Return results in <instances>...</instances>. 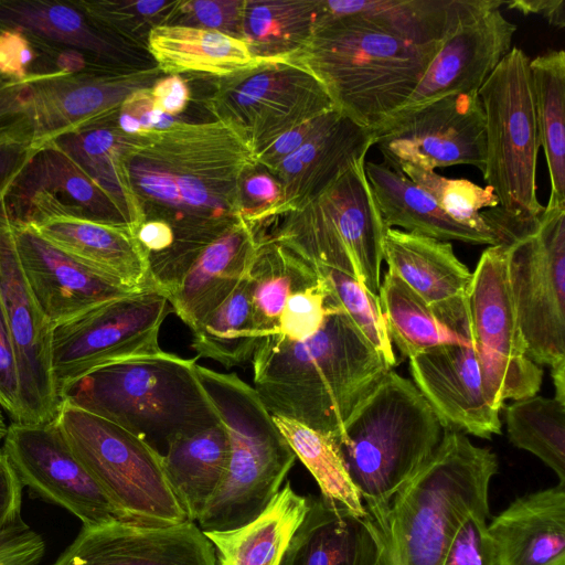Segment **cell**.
<instances>
[{
	"label": "cell",
	"mask_w": 565,
	"mask_h": 565,
	"mask_svg": "<svg viewBox=\"0 0 565 565\" xmlns=\"http://www.w3.org/2000/svg\"><path fill=\"white\" fill-rule=\"evenodd\" d=\"M273 418L296 457L317 481L321 497L356 515H369L350 480L335 439L296 420L276 415Z\"/></svg>",
	"instance_id": "60d3db41"
},
{
	"label": "cell",
	"mask_w": 565,
	"mask_h": 565,
	"mask_svg": "<svg viewBox=\"0 0 565 565\" xmlns=\"http://www.w3.org/2000/svg\"><path fill=\"white\" fill-rule=\"evenodd\" d=\"M196 364L164 351L116 361L75 381L60 402L125 428L163 456L177 438L221 424Z\"/></svg>",
	"instance_id": "277c9868"
},
{
	"label": "cell",
	"mask_w": 565,
	"mask_h": 565,
	"mask_svg": "<svg viewBox=\"0 0 565 565\" xmlns=\"http://www.w3.org/2000/svg\"><path fill=\"white\" fill-rule=\"evenodd\" d=\"M44 539L25 522L0 533V565H42Z\"/></svg>",
	"instance_id": "9f6ffc18"
},
{
	"label": "cell",
	"mask_w": 565,
	"mask_h": 565,
	"mask_svg": "<svg viewBox=\"0 0 565 565\" xmlns=\"http://www.w3.org/2000/svg\"><path fill=\"white\" fill-rule=\"evenodd\" d=\"M484 213L507 249L508 279L527 358L551 369L565 363V205L544 206L527 222L499 206Z\"/></svg>",
	"instance_id": "9c48e42d"
},
{
	"label": "cell",
	"mask_w": 565,
	"mask_h": 565,
	"mask_svg": "<svg viewBox=\"0 0 565 565\" xmlns=\"http://www.w3.org/2000/svg\"><path fill=\"white\" fill-rule=\"evenodd\" d=\"M195 371L230 441L226 471L198 522L203 532L233 530L266 509L297 457L254 386L236 373Z\"/></svg>",
	"instance_id": "52a82bcc"
},
{
	"label": "cell",
	"mask_w": 565,
	"mask_h": 565,
	"mask_svg": "<svg viewBox=\"0 0 565 565\" xmlns=\"http://www.w3.org/2000/svg\"><path fill=\"white\" fill-rule=\"evenodd\" d=\"M383 259L446 327L471 344L468 291L472 273L456 256L451 243L387 228Z\"/></svg>",
	"instance_id": "cb8c5ba5"
},
{
	"label": "cell",
	"mask_w": 565,
	"mask_h": 565,
	"mask_svg": "<svg viewBox=\"0 0 565 565\" xmlns=\"http://www.w3.org/2000/svg\"><path fill=\"white\" fill-rule=\"evenodd\" d=\"M18 258L41 311L55 327L134 291L64 252L30 225H13Z\"/></svg>",
	"instance_id": "7402d4cb"
},
{
	"label": "cell",
	"mask_w": 565,
	"mask_h": 565,
	"mask_svg": "<svg viewBox=\"0 0 565 565\" xmlns=\"http://www.w3.org/2000/svg\"><path fill=\"white\" fill-rule=\"evenodd\" d=\"M8 426L6 425L2 414L0 413V441L3 440Z\"/></svg>",
	"instance_id": "be15d7a7"
},
{
	"label": "cell",
	"mask_w": 565,
	"mask_h": 565,
	"mask_svg": "<svg viewBox=\"0 0 565 565\" xmlns=\"http://www.w3.org/2000/svg\"><path fill=\"white\" fill-rule=\"evenodd\" d=\"M502 6L500 0H461L419 84L395 113L450 94L478 93L512 49L518 28L504 18Z\"/></svg>",
	"instance_id": "e0dca14e"
},
{
	"label": "cell",
	"mask_w": 565,
	"mask_h": 565,
	"mask_svg": "<svg viewBox=\"0 0 565 565\" xmlns=\"http://www.w3.org/2000/svg\"><path fill=\"white\" fill-rule=\"evenodd\" d=\"M282 195L278 179L256 164L243 177L239 192V217L257 232L262 224L278 215Z\"/></svg>",
	"instance_id": "c3c4849f"
},
{
	"label": "cell",
	"mask_w": 565,
	"mask_h": 565,
	"mask_svg": "<svg viewBox=\"0 0 565 565\" xmlns=\"http://www.w3.org/2000/svg\"><path fill=\"white\" fill-rule=\"evenodd\" d=\"M334 306L340 305L326 279L320 276L318 284L288 298L276 332L268 337L301 341L320 329L328 312Z\"/></svg>",
	"instance_id": "bcb514c9"
},
{
	"label": "cell",
	"mask_w": 565,
	"mask_h": 565,
	"mask_svg": "<svg viewBox=\"0 0 565 565\" xmlns=\"http://www.w3.org/2000/svg\"><path fill=\"white\" fill-rule=\"evenodd\" d=\"M23 486L0 449V533L24 521L21 516Z\"/></svg>",
	"instance_id": "6f0895ef"
},
{
	"label": "cell",
	"mask_w": 565,
	"mask_h": 565,
	"mask_svg": "<svg viewBox=\"0 0 565 565\" xmlns=\"http://www.w3.org/2000/svg\"><path fill=\"white\" fill-rule=\"evenodd\" d=\"M445 429L414 383L391 369L334 438L379 529L394 495L434 456Z\"/></svg>",
	"instance_id": "5b68a950"
},
{
	"label": "cell",
	"mask_w": 565,
	"mask_h": 565,
	"mask_svg": "<svg viewBox=\"0 0 565 565\" xmlns=\"http://www.w3.org/2000/svg\"><path fill=\"white\" fill-rule=\"evenodd\" d=\"M399 168L454 220L479 231L493 232L482 212L499 206L490 186L483 188L466 179H448L416 164L404 163Z\"/></svg>",
	"instance_id": "f6af8a7d"
},
{
	"label": "cell",
	"mask_w": 565,
	"mask_h": 565,
	"mask_svg": "<svg viewBox=\"0 0 565 565\" xmlns=\"http://www.w3.org/2000/svg\"><path fill=\"white\" fill-rule=\"evenodd\" d=\"M489 513L471 512L452 535L440 565H495L492 541L487 530Z\"/></svg>",
	"instance_id": "f907efd6"
},
{
	"label": "cell",
	"mask_w": 565,
	"mask_h": 565,
	"mask_svg": "<svg viewBox=\"0 0 565 565\" xmlns=\"http://www.w3.org/2000/svg\"><path fill=\"white\" fill-rule=\"evenodd\" d=\"M4 205L17 226L67 217L130 228L114 199L52 142L36 148Z\"/></svg>",
	"instance_id": "ffe728a7"
},
{
	"label": "cell",
	"mask_w": 565,
	"mask_h": 565,
	"mask_svg": "<svg viewBox=\"0 0 565 565\" xmlns=\"http://www.w3.org/2000/svg\"><path fill=\"white\" fill-rule=\"evenodd\" d=\"M497 471L493 451L446 428L430 460L391 501L380 529L383 565H440L465 516L489 513V483Z\"/></svg>",
	"instance_id": "8992f818"
},
{
	"label": "cell",
	"mask_w": 565,
	"mask_h": 565,
	"mask_svg": "<svg viewBox=\"0 0 565 565\" xmlns=\"http://www.w3.org/2000/svg\"><path fill=\"white\" fill-rule=\"evenodd\" d=\"M321 15V0H246L243 40L256 57L296 53Z\"/></svg>",
	"instance_id": "f35d334b"
},
{
	"label": "cell",
	"mask_w": 565,
	"mask_h": 565,
	"mask_svg": "<svg viewBox=\"0 0 565 565\" xmlns=\"http://www.w3.org/2000/svg\"><path fill=\"white\" fill-rule=\"evenodd\" d=\"M308 504V497L296 493L287 481L250 522L233 530L204 532L214 547L216 565H280Z\"/></svg>",
	"instance_id": "d6a6232c"
},
{
	"label": "cell",
	"mask_w": 565,
	"mask_h": 565,
	"mask_svg": "<svg viewBox=\"0 0 565 565\" xmlns=\"http://www.w3.org/2000/svg\"><path fill=\"white\" fill-rule=\"evenodd\" d=\"M34 227L81 262L134 291L152 288L145 253L129 227L81 218H51Z\"/></svg>",
	"instance_id": "4dcf8cb0"
},
{
	"label": "cell",
	"mask_w": 565,
	"mask_h": 565,
	"mask_svg": "<svg viewBox=\"0 0 565 565\" xmlns=\"http://www.w3.org/2000/svg\"><path fill=\"white\" fill-rule=\"evenodd\" d=\"M504 6L523 14L540 15L557 29L565 28L564 0H514L504 1Z\"/></svg>",
	"instance_id": "94428289"
},
{
	"label": "cell",
	"mask_w": 565,
	"mask_h": 565,
	"mask_svg": "<svg viewBox=\"0 0 565 565\" xmlns=\"http://www.w3.org/2000/svg\"><path fill=\"white\" fill-rule=\"evenodd\" d=\"M34 126L29 107V81L0 82V145L33 143Z\"/></svg>",
	"instance_id": "816d5d0a"
},
{
	"label": "cell",
	"mask_w": 565,
	"mask_h": 565,
	"mask_svg": "<svg viewBox=\"0 0 565 565\" xmlns=\"http://www.w3.org/2000/svg\"><path fill=\"white\" fill-rule=\"evenodd\" d=\"M0 297L18 360L20 423L51 422L60 405L51 364L53 327L23 275L4 200L0 204Z\"/></svg>",
	"instance_id": "ac0fdd59"
},
{
	"label": "cell",
	"mask_w": 565,
	"mask_h": 565,
	"mask_svg": "<svg viewBox=\"0 0 565 565\" xmlns=\"http://www.w3.org/2000/svg\"><path fill=\"white\" fill-rule=\"evenodd\" d=\"M534 114L551 182L545 207L565 205V52L553 50L530 61Z\"/></svg>",
	"instance_id": "8d00e7d4"
},
{
	"label": "cell",
	"mask_w": 565,
	"mask_h": 565,
	"mask_svg": "<svg viewBox=\"0 0 565 565\" xmlns=\"http://www.w3.org/2000/svg\"><path fill=\"white\" fill-rule=\"evenodd\" d=\"M530 61L523 50L512 47L478 92L484 114L483 180L500 210L522 222L544 211L536 188L540 141Z\"/></svg>",
	"instance_id": "8fae6325"
},
{
	"label": "cell",
	"mask_w": 565,
	"mask_h": 565,
	"mask_svg": "<svg viewBox=\"0 0 565 565\" xmlns=\"http://www.w3.org/2000/svg\"><path fill=\"white\" fill-rule=\"evenodd\" d=\"M206 109L258 152L286 131L337 110L321 81L296 53L258 57L220 77Z\"/></svg>",
	"instance_id": "7c38bea8"
},
{
	"label": "cell",
	"mask_w": 565,
	"mask_h": 565,
	"mask_svg": "<svg viewBox=\"0 0 565 565\" xmlns=\"http://www.w3.org/2000/svg\"><path fill=\"white\" fill-rule=\"evenodd\" d=\"M257 164L249 143L221 120L175 121L143 137L127 157L145 221L170 225L174 242L149 271L169 297L203 248L239 218L245 173Z\"/></svg>",
	"instance_id": "6da1fadb"
},
{
	"label": "cell",
	"mask_w": 565,
	"mask_h": 565,
	"mask_svg": "<svg viewBox=\"0 0 565 565\" xmlns=\"http://www.w3.org/2000/svg\"><path fill=\"white\" fill-rule=\"evenodd\" d=\"M55 422L126 521L143 525L188 521L157 450L125 428L66 402H60Z\"/></svg>",
	"instance_id": "30bf717a"
},
{
	"label": "cell",
	"mask_w": 565,
	"mask_h": 565,
	"mask_svg": "<svg viewBox=\"0 0 565 565\" xmlns=\"http://www.w3.org/2000/svg\"><path fill=\"white\" fill-rule=\"evenodd\" d=\"M171 311L167 295L149 288L53 327L51 364L58 401L71 384L97 367L162 352L159 330Z\"/></svg>",
	"instance_id": "4fadbf2b"
},
{
	"label": "cell",
	"mask_w": 565,
	"mask_h": 565,
	"mask_svg": "<svg viewBox=\"0 0 565 565\" xmlns=\"http://www.w3.org/2000/svg\"><path fill=\"white\" fill-rule=\"evenodd\" d=\"M230 441L221 424L173 440L162 456L167 479L188 521L195 522L227 468Z\"/></svg>",
	"instance_id": "e575fe53"
},
{
	"label": "cell",
	"mask_w": 565,
	"mask_h": 565,
	"mask_svg": "<svg viewBox=\"0 0 565 565\" xmlns=\"http://www.w3.org/2000/svg\"><path fill=\"white\" fill-rule=\"evenodd\" d=\"M162 72L154 65L50 74L29 79L33 148L83 126L113 117L134 92L150 88Z\"/></svg>",
	"instance_id": "d6986e66"
},
{
	"label": "cell",
	"mask_w": 565,
	"mask_h": 565,
	"mask_svg": "<svg viewBox=\"0 0 565 565\" xmlns=\"http://www.w3.org/2000/svg\"><path fill=\"white\" fill-rule=\"evenodd\" d=\"M110 120L122 132L135 137H148L178 121L154 107L150 88L131 93Z\"/></svg>",
	"instance_id": "f5cc1de1"
},
{
	"label": "cell",
	"mask_w": 565,
	"mask_h": 565,
	"mask_svg": "<svg viewBox=\"0 0 565 565\" xmlns=\"http://www.w3.org/2000/svg\"><path fill=\"white\" fill-rule=\"evenodd\" d=\"M384 557V556H383Z\"/></svg>",
	"instance_id": "03108f58"
},
{
	"label": "cell",
	"mask_w": 565,
	"mask_h": 565,
	"mask_svg": "<svg viewBox=\"0 0 565 565\" xmlns=\"http://www.w3.org/2000/svg\"><path fill=\"white\" fill-rule=\"evenodd\" d=\"M46 75L41 43L18 29L0 30V77L25 82Z\"/></svg>",
	"instance_id": "681fc988"
},
{
	"label": "cell",
	"mask_w": 565,
	"mask_h": 565,
	"mask_svg": "<svg viewBox=\"0 0 565 565\" xmlns=\"http://www.w3.org/2000/svg\"><path fill=\"white\" fill-rule=\"evenodd\" d=\"M35 150L28 142L0 145V204Z\"/></svg>",
	"instance_id": "91938a15"
},
{
	"label": "cell",
	"mask_w": 565,
	"mask_h": 565,
	"mask_svg": "<svg viewBox=\"0 0 565 565\" xmlns=\"http://www.w3.org/2000/svg\"><path fill=\"white\" fill-rule=\"evenodd\" d=\"M364 169L387 228L397 226L445 242L489 246L498 243L493 232L479 231L454 220L390 160L365 161Z\"/></svg>",
	"instance_id": "f546056e"
},
{
	"label": "cell",
	"mask_w": 565,
	"mask_h": 565,
	"mask_svg": "<svg viewBox=\"0 0 565 565\" xmlns=\"http://www.w3.org/2000/svg\"><path fill=\"white\" fill-rule=\"evenodd\" d=\"M373 146L401 166L426 169L469 164L481 173L486 161L484 114L478 93L450 94L390 115L372 129Z\"/></svg>",
	"instance_id": "9a60e30c"
},
{
	"label": "cell",
	"mask_w": 565,
	"mask_h": 565,
	"mask_svg": "<svg viewBox=\"0 0 565 565\" xmlns=\"http://www.w3.org/2000/svg\"><path fill=\"white\" fill-rule=\"evenodd\" d=\"M246 278L258 340L276 332L290 296L320 280L316 268L298 254L259 235Z\"/></svg>",
	"instance_id": "d590c367"
},
{
	"label": "cell",
	"mask_w": 565,
	"mask_h": 565,
	"mask_svg": "<svg viewBox=\"0 0 565 565\" xmlns=\"http://www.w3.org/2000/svg\"><path fill=\"white\" fill-rule=\"evenodd\" d=\"M377 297L390 340L402 355L411 359L444 344L472 347L446 327L431 307L388 269L381 280Z\"/></svg>",
	"instance_id": "74e56055"
},
{
	"label": "cell",
	"mask_w": 565,
	"mask_h": 565,
	"mask_svg": "<svg viewBox=\"0 0 565 565\" xmlns=\"http://www.w3.org/2000/svg\"><path fill=\"white\" fill-rule=\"evenodd\" d=\"M246 0L179 1L167 24L203 29L243 40Z\"/></svg>",
	"instance_id": "7dc6e473"
},
{
	"label": "cell",
	"mask_w": 565,
	"mask_h": 565,
	"mask_svg": "<svg viewBox=\"0 0 565 565\" xmlns=\"http://www.w3.org/2000/svg\"><path fill=\"white\" fill-rule=\"evenodd\" d=\"M487 530L495 565H565V484L515 499Z\"/></svg>",
	"instance_id": "83f0119b"
},
{
	"label": "cell",
	"mask_w": 565,
	"mask_h": 565,
	"mask_svg": "<svg viewBox=\"0 0 565 565\" xmlns=\"http://www.w3.org/2000/svg\"><path fill=\"white\" fill-rule=\"evenodd\" d=\"M256 246V231L239 217L199 254L168 297L191 330L235 291L247 275Z\"/></svg>",
	"instance_id": "4316f807"
},
{
	"label": "cell",
	"mask_w": 565,
	"mask_h": 565,
	"mask_svg": "<svg viewBox=\"0 0 565 565\" xmlns=\"http://www.w3.org/2000/svg\"><path fill=\"white\" fill-rule=\"evenodd\" d=\"M440 42L406 38L359 14H321L296 54L324 85L335 109L372 130L411 97Z\"/></svg>",
	"instance_id": "3957f363"
},
{
	"label": "cell",
	"mask_w": 565,
	"mask_h": 565,
	"mask_svg": "<svg viewBox=\"0 0 565 565\" xmlns=\"http://www.w3.org/2000/svg\"><path fill=\"white\" fill-rule=\"evenodd\" d=\"M18 29L40 42L79 52L95 68H125L135 49L103 31L74 1L0 0V30Z\"/></svg>",
	"instance_id": "484cf974"
},
{
	"label": "cell",
	"mask_w": 565,
	"mask_h": 565,
	"mask_svg": "<svg viewBox=\"0 0 565 565\" xmlns=\"http://www.w3.org/2000/svg\"><path fill=\"white\" fill-rule=\"evenodd\" d=\"M510 441L539 457L565 484V404L533 395L505 407Z\"/></svg>",
	"instance_id": "7bdbcfd3"
},
{
	"label": "cell",
	"mask_w": 565,
	"mask_h": 565,
	"mask_svg": "<svg viewBox=\"0 0 565 565\" xmlns=\"http://www.w3.org/2000/svg\"><path fill=\"white\" fill-rule=\"evenodd\" d=\"M360 160L263 235L316 268L355 277L377 296L386 225Z\"/></svg>",
	"instance_id": "ba28073f"
},
{
	"label": "cell",
	"mask_w": 565,
	"mask_h": 565,
	"mask_svg": "<svg viewBox=\"0 0 565 565\" xmlns=\"http://www.w3.org/2000/svg\"><path fill=\"white\" fill-rule=\"evenodd\" d=\"M372 146V130L340 114L271 171L280 183L282 195L277 217L302 207L343 172L365 159Z\"/></svg>",
	"instance_id": "f1b7e54d"
},
{
	"label": "cell",
	"mask_w": 565,
	"mask_h": 565,
	"mask_svg": "<svg viewBox=\"0 0 565 565\" xmlns=\"http://www.w3.org/2000/svg\"><path fill=\"white\" fill-rule=\"evenodd\" d=\"M180 0H76L107 34L131 49L146 47L150 31L167 24Z\"/></svg>",
	"instance_id": "ee69618b"
},
{
	"label": "cell",
	"mask_w": 565,
	"mask_h": 565,
	"mask_svg": "<svg viewBox=\"0 0 565 565\" xmlns=\"http://www.w3.org/2000/svg\"><path fill=\"white\" fill-rule=\"evenodd\" d=\"M146 49L166 75L204 73L220 78L248 67L258 58L242 39L171 24L153 28Z\"/></svg>",
	"instance_id": "836d02e7"
},
{
	"label": "cell",
	"mask_w": 565,
	"mask_h": 565,
	"mask_svg": "<svg viewBox=\"0 0 565 565\" xmlns=\"http://www.w3.org/2000/svg\"><path fill=\"white\" fill-rule=\"evenodd\" d=\"M4 81V78L0 77V82Z\"/></svg>",
	"instance_id": "e7e4bbea"
},
{
	"label": "cell",
	"mask_w": 565,
	"mask_h": 565,
	"mask_svg": "<svg viewBox=\"0 0 565 565\" xmlns=\"http://www.w3.org/2000/svg\"><path fill=\"white\" fill-rule=\"evenodd\" d=\"M412 382L447 429L490 439L501 434L488 402L477 353L463 344L438 345L409 359Z\"/></svg>",
	"instance_id": "603a6c76"
},
{
	"label": "cell",
	"mask_w": 565,
	"mask_h": 565,
	"mask_svg": "<svg viewBox=\"0 0 565 565\" xmlns=\"http://www.w3.org/2000/svg\"><path fill=\"white\" fill-rule=\"evenodd\" d=\"M150 94L154 107L171 117L182 114L191 99L186 82L177 74L161 76L150 87Z\"/></svg>",
	"instance_id": "680465c9"
},
{
	"label": "cell",
	"mask_w": 565,
	"mask_h": 565,
	"mask_svg": "<svg viewBox=\"0 0 565 565\" xmlns=\"http://www.w3.org/2000/svg\"><path fill=\"white\" fill-rule=\"evenodd\" d=\"M51 565H216V558L195 522L143 525L116 520L83 525Z\"/></svg>",
	"instance_id": "44dd1931"
},
{
	"label": "cell",
	"mask_w": 565,
	"mask_h": 565,
	"mask_svg": "<svg viewBox=\"0 0 565 565\" xmlns=\"http://www.w3.org/2000/svg\"><path fill=\"white\" fill-rule=\"evenodd\" d=\"M340 113L330 111L310 119L277 137L265 148L256 152L258 166L273 171L285 158L298 150L306 141L331 124Z\"/></svg>",
	"instance_id": "11a10c76"
},
{
	"label": "cell",
	"mask_w": 565,
	"mask_h": 565,
	"mask_svg": "<svg viewBox=\"0 0 565 565\" xmlns=\"http://www.w3.org/2000/svg\"><path fill=\"white\" fill-rule=\"evenodd\" d=\"M2 450L23 487L83 525L126 521L74 455L55 418L43 424L12 422Z\"/></svg>",
	"instance_id": "2e32d148"
},
{
	"label": "cell",
	"mask_w": 565,
	"mask_h": 565,
	"mask_svg": "<svg viewBox=\"0 0 565 565\" xmlns=\"http://www.w3.org/2000/svg\"><path fill=\"white\" fill-rule=\"evenodd\" d=\"M551 373L556 392L554 398L565 404V363L552 367Z\"/></svg>",
	"instance_id": "6125c7cd"
},
{
	"label": "cell",
	"mask_w": 565,
	"mask_h": 565,
	"mask_svg": "<svg viewBox=\"0 0 565 565\" xmlns=\"http://www.w3.org/2000/svg\"><path fill=\"white\" fill-rule=\"evenodd\" d=\"M471 344L489 404L501 411L505 401L536 395L543 369L526 355L516 319L501 243L486 248L472 273L468 291Z\"/></svg>",
	"instance_id": "5bb4252c"
},
{
	"label": "cell",
	"mask_w": 565,
	"mask_h": 565,
	"mask_svg": "<svg viewBox=\"0 0 565 565\" xmlns=\"http://www.w3.org/2000/svg\"><path fill=\"white\" fill-rule=\"evenodd\" d=\"M192 332V348L198 356L211 359L225 367L252 360L258 339L253 324L247 278Z\"/></svg>",
	"instance_id": "b9f144b4"
},
{
	"label": "cell",
	"mask_w": 565,
	"mask_h": 565,
	"mask_svg": "<svg viewBox=\"0 0 565 565\" xmlns=\"http://www.w3.org/2000/svg\"><path fill=\"white\" fill-rule=\"evenodd\" d=\"M0 405L12 422H20V384L17 353L0 297Z\"/></svg>",
	"instance_id": "db71d44e"
},
{
	"label": "cell",
	"mask_w": 565,
	"mask_h": 565,
	"mask_svg": "<svg viewBox=\"0 0 565 565\" xmlns=\"http://www.w3.org/2000/svg\"><path fill=\"white\" fill-rule=\"evenodd\" d=\"M142 138L122 132L108 118L51 141L114 199L134 233L145 215L130 186L126 161Z\"/></svg>",
	"instance_id": "1f68e13d"
},
{
	"label": "cell",
	"mask_w": 565,
	"mask_h": 565,
	"mask_svg": "<svg viewBox=\"0 0 565 565\" xmlns=\"http://www.w3.org/2000/svg\"><path fill=\"white\" fill-rule=\"evenodd\" d=\"M308 500L280 565H383L384 537L370 514L356 515L321 495Z\"/></svg>",
	"instance_id": "d4e9b609"
},
{
	"label": "cell",
	"mask_w": 565,
	"mask_h": 565,
	"mask_svg": "<svg viewBox=\"0 0 565 565\" xmlns=\"http://www.w3.org/2000/svg\"><path fill=\"white\" fill-rule=\"evenodd\" d=\"M461 0H321L322 15L359 14L406 38L438 42Z\"/></svg>",
	"instance_id": "ab89813d"
},
{
	"label": "cell",
	"mask_w": 565,
	"mask_h": 565,
	"mask_svg": "<svg viewBox=\"0 0 565 565\" xmlns=\"http://www.w3.org/2000/svg\"><path fill=\"white\" fill-rule=\"evenodd\" d=\"M252 362L254 388L271 415L333 438L392 369L340 306L301 341L259 339Z\"/></svg>",
	"instance_id": "7a4b0ae2"
}]
</instances>
